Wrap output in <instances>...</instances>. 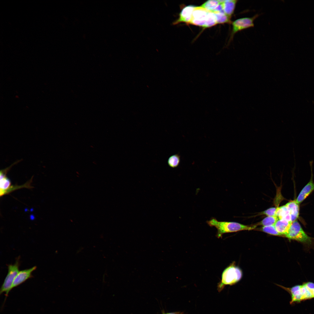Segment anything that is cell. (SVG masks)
<instances>
[{
  "mask_svg": "<svg viewBox=\"0 0 314 314\" xmlns=\"http://www.w3.org/2000/svg\"><path fill=\"white\" fill-rule=\"evenodd\" d=\"M277 285L289 293L291 297L290 304L314 298V283L313 282H305L291 288Z\"/></svg>",
  "mask_w": 314,
  "mask_h": 314,
  "instance_id": "cell-1",
  "label": "cell"
},
{
  "mask_svg": "<svg viewBox=\"0 0 314 314\" xmlns=\"http://www.w3.org/2000/svg\"><path fill=\"white\" fill-rule=\"evenodd\" d=\"M207 223L210 226L215 227L217 229L216 236L218 238H222V235L225 233L251 230L256 226V225L248 226L234 222L219 221L214 218L207 221Z\"/></svg>",
  "mask_w": 314,
  "mask_h": 314,
  "instance_id": "cell-2",
  "label": "cell"
},
{
  "mask_svg": "<svg viewBox=\"0 0 314 314\" xmlns=\"http://www.w3.org/2000/svg\"><path fill=\"white\" fill-rule=\"evenodd\" d=\"M242 276L241 270L236 265L235 263H232L223 271L221 281L218 286V290H221L225 285L236 283L241 279Z\"/></svg>",
  "mask_w": 314,
  "mask_h": 314,
  "instance_id": "cell-3",
  "label": "cell"
},
{
  "mask_svg": "<svg viewBox=\"0 0 314 314\" xmlns=\"http://www.w3.org/2000/svg\"><path fill=\"white\" fill-rule=\"evenodd\" d=\"M285 237L307 246H311L314 241V238L309 236L304 231L297 220L292 223L288 233Z\"/></svg>",
  "mask_w": 314,
  "mask_h": 314,
  "instance_id": "cell-4",
  "label": "cell"
},
{
  "mask_svg": "<svg viewBox=\"0 0 314 314\" xmlns=\"http://www.w3.org/2000/svg\"><path fill=\"white\" fill-rule=\"evenodd\" d=\"M20 265L19 258H17L15 263L8 265V272L0 290V294L6 293L5 300L11 290V287L15 278L19 272Z\"/></svg>",
  "mask_w": 314,
  "mask_h": 314,
  "instance_id": "cell-5",
  "label": "cell"
},
{
  "mask_svg": "<svg viewBox=\"0 0 314 314\" xmlns=\"http://www.w3.org/2000/svg\"><path fill=\"white\" fill-rule=\"evenodd\" d=\"M258 14L252 17H244L237 19L231 23L232 30L230 40H231L234 35L239 31L254 26V22L258 16Z\"/></svg>",
  "mask_w": 314,
  "mask_h": 314,
  "instance_id": "cell-6",
  "label": "cell"
},
{
  "mask_svg": "<svg viewBox=\"0 0 314 314\" xmlns=\"http://www.w3.org/2000/svg\"><path fill=\"white\" fill-rule=\"evenodd\" d=\"M209 10L201 6L195 7L189 24L204 27Z\"/></svg>",
  "mask_w": 314,
  "mask_h": 314,
  "instance_id": "cell-7",
  "label": "cell"
},
{
  "mask_svg": "<svg viewBox=\"0 0 314 314\" xmlns=\"http://www.w3.org/2000/svg\"><path fill=\"white\" fill-rule=\"evenodd\" d=\"M313 161H309L311 167V176L308 182L302 188L297 198L295 199L296 202L300 204L314 190V183L313 180Z\"/></svg>",
  "mask_w": 314,
  "mask_h": 314,
  "instance_id": "cell-8",
  "label": "cell"
},
{
  "mask_svg": "<svg viewBox=\"0 0 314 314\" xmlns=\"http://www.w3.org/2000/svg\"><path fill=\"white\" fill-rule=\"evenodd\" d=\"M37 268L36 266L19 271L13 281L11 290L22 284L27 280L33 277L32 273Z\"/></svg>",
  "mask_w": 314,
  "mask_h": 314,
  "instance_id": "cell-9",
  "label": "cell"
},
{
  "mask_svg": "<svg viewBox=\"0 0 314 314\" xmlns=\"http://www.w3.org/2000/svg\"><path fill=\"white\" fill-rule=\"evenodd\" d=\"M195 7L190 5L183 8L179 14V17L173 22V24L176 25L181 22L189 24L192 19L193 12Z\"/></svg>",
  "mask_w": 314,
  "mask_h": 314,
  "instance_id": "cell-10",
  "label": "cell"
},
{
  "mask_svg": "<svg viewBox=\"0 0 314 314\" xmlns=\"http://www.w3.org/2000/svg\"><path fill=\"white\" fill-rule=\"evenodd\" d=\"M10 167L2 170L0 172V196H2L12 191L15 188L11 186V183L9 179L6 176L8 170Z\"/></svg>",
  "mask_w": 314,
  "mask_h": 314,
  "instance_id": "cell-11",
  "label": "cell"
},
{
  "mask_svg": "<svg viewBox=\"0 0 314 314\" xmlns=\"http://www.w3.org/2000/svg\"><path fill=\"white\" fill-rule=\"evenodd\" d=\"M292 222L284 219H279L274 226L281 236L285 237L288 234Z\"/></svg>",
  "mask_w": 314,
  "mask_h": 314,
  "instance_id": "cell-12",
  "label": "cell"
},
{
  "mask_svg": "<svg viewBox=\"0 0 314 314\" xmlns=\"http://www.w3.org/2000/svg\"><path fill=\"white\" fill-rule=\"evenodd\" d=\"M218 1L220 3H222L224 13L231 17L234 12L238 1L236 0H218Z\"/></svg>",
  "mask_w": 314,
  "mask_h": 314,
  "instance_id": "cell-13",
  "label": "cell"
},
{
  "mask_svg": "<svg viewBox=\"0 0 314 314\" xmlns=\"http://www.w3.org/2000/svg\"><path fill=\"white\" fill-rule=\"evenodd\" d=\"M286 205L290 211L292 222L297 220L299 214V204L294 200L290 201Z\"/></svg>",
  "mask_w": 314,
  "mask_h": 314,
  "instance_id": "cell-14",
  "label": "cell"
},
{
  "mask_svg": "<svg viewBox=\"0 0 314 314\" xmlns=\"http://www.w3.org/2000/svg\"><path fill=\"white\" fill-rule=\"evenodd\" d=\"M276 216L279 220L284 219L293 222L290 211L286 204L277 207Z\"/></svg>",
  "mask_w": 314,
  "mask_h": 314,
  "instance_id": "cell-15",
  "label": "cell"
},
{
  "mask_svg": "<svg viewBox=\"0 0 314 314\" xmlns=\"http://www.w3.org/2000/svg\"><path fill=\"white\" fill-rule=\"evenodd\" d=\"M213 13L215 15L217 24H231L232 23L231 20V17L227 16L224 13Z\"/></svg>",
  "mask_w": 314,
  "mask_h": 314,
  "instance_id": "cell-16",
  "label": "cell"
},
{
  "mask_svg": "<svg viewBox=\"0 0 314 314\" xmlns=\"http://www.w3.org/2000/svg\"><path fill=\"white\" fill-rule=\"evenodd\" d=\"M278 220V217L276 216H267L256 225H261L263 226L274 225Z\"/></svg>",
  "mask_w": 314,
  "mask_h": 314,
  "instance_id": "cell-17",
  "label": "cell"
},
{
  "mask_svg": "<svg viewBox=\"0 0 314 314\" xmlns=\"http://www.w3.org/2000/svg\"><path fill=\"white\" fill-rule=\"evenodd\" d=\"M219 4L218 0H210L205 2L200 6L209 11L213 12Z\"/></svg>",
  "mask_w": 314,
  "mask_h": 314,
  "instance_id": "cell-18",
  "label": "cell"
},
{
  "mask_svg": "<svg viewBox=\"0 0 314 314\" xmlns=\"http://www.w3.org/2000/svg\"><path fill=\"white\" fill-rule=\"evenodd\" d=\"M217 24L215 14L209 11L207 17L206 23L204 28H209L214 26Z\"/></svg>",
  "mask_w": 314,
  "mask_h": 314,
  "instance_id": "cell-19",
  "label": "cell"
},
{
  "mask_svg": "<svg viewBox=\"0 0 314 314\" xmlns=\"http://www.w3.org/2000/svg\"><path fill=\"white\" fill-rule=\"evenodd\" d=\"M180 162V156L178 154H175L171 156L169 158L167 163L170 167L174 168L179 166Z\"/></svg>",
  "mask_w": 314,
  "mask_h": 314,
  "instance_id": "cell-20",
  "label": "cell"
},
{
  "mask_svg": "<svg viewBox=\"0 0 314 314\" xmlns=\"http://www.w3.org/2000/svg\"><path fill=\"white\" fill-rule=\"evenodd\" d=\"M260 230L271 235L281 236L276 230L274 225L263 226Z\"/></svg>",
  "mask_w": 314,
  "mask_h": 314,
  "instance_id": "cell-21",
  "label": "cell"
},
{
  "mask_svg": "<svg viewBox=\"0 0 314 314\" xmlns=\"http://www.w3.org/2000/svg\"><path fill=\"white\" fill-rule=\"evenodd\" d=\"M277 210V207L276 208H270L263 212H262L260 213V214L265 215L267 216H276Z\"/></svg>",
  "mask_w": 314,
  "mask_h": 314,
  "instance_id": "cell-22",
  "label": "cell"
}]
</instances>
